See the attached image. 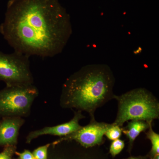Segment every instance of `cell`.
Masks as SVG:
<instances>
[{"label":"cell","instance_id":"3957f363","mask_svg":"<svg viewBox=\"0 0 159 159\" xmlns=\"http://www.w3.org/2000/svg\"><path fill=\"white\" fill-rule=\"evenodd\" d=\"M115 99L118 101V109L113 124L122 127L129 120L148 122L159 119L158 100L146 89H135L120 96L116 95Z\"/></svg>","mask_w":159,"mask_h":159},{"label":"cell","instance_id":"7c38bea8","mask_svg":"<svg viewBox=\"0 0 159 159\" xmlns=\"http://www.w3.org/2000/svg\"><path fill=\"white\" fill-rule=\"evenodd\" d=\"M112 124V125L106 132V137L111 141L119 139L122 134V127Z\"/></svg>","mask_w":159,"mask_h":159},{"label":"cell","instance_id":"30bf717a","mask_svg":"<svg viewBox=\"0 0 159 159\" xmlns=\"http://www.w3.org/2000/svg\"><path fill=\"white\" fill-rule=\"evenodd\" d=\"M153 121L148 122L149 128L148 131L145 133L146 139L150 140L152 144V148L148 157L149 158L159 154V134H157L152 129V123Z\"/></svg>","mask_w":159,"mask_h":159},{"label":"cell","instance_id":"52a82bcc","mask_svg":"<svg viewBox=\"0 0 159 159\" xmlns=\"http://www.w3.org/2000/svg\"><path fill=\"white\" fill-rule=\"evenodd\" d=\"M82 112V111H75L74 117L69 122L54 126H46L30 132L26 137V143L30 144L32 140L41 136L49 135L61 138L75 132L82 127L79 124V121L85 118Z\"/></svg>","mask_w":159,"mask_h":159},{"label":"cell","instance_id":"ac0fdd59","mask_svg":"<svg viewBox=\"0 0 159 159\" xmlns=\"http://www.w3.org/2000/svg\"><path fill=\"white\" fill-rule=\"evenodd\" d=\"M19 159V158H17V159Z\"/></svg>","mask_w":159,"mask_h":159},{"label":"cell","instance_id":"7a4b0ae2","mask_svg":"<svg viewBox=\"0 0 159 159\" xmlns=\"http://www.w3.org/2000/svg\"><path fill=\"white\" fill-rule=\"evenodd\" d=\"M115 78L110 68L104 64L83 67L63 84L60 104L63 108L84 111L94 118L95 111L115 99Z\"/></svg>","mask_w":159,"mask_h":159},{"label":"cell","instance_id":"9a60e30c","mask_svg":"<svg viewBox=\"0 0 159 159\" xmlns=\"http://www.w3.org/2000/svg\"><path fill=\"white\" fill-rule=\"evenodd\" d=\"M15 154L19 157V159H35L33 153L30 151L26 149L22 152L16 151Z\"/></svg>","mask_w":159,"mask_h":159},{"label":"cell","instance_id":"4fadbf2b","mask_svg":"<svg viewBox=\"0 0 159 159\" xmlns=\"http://www.w3.org/2000/svg\"><path fill=\"white\" fill-rule=\"evenodd\" d=\"M51 143L40 146L33 152L35 159H48V150L51 146Z\"/></svg>","mask_w":159,"mask_h":159},{"label":"cell","instance_id":"277c9868","mask_svg":"<svg viewBox=\"0 0 159 159\" xmlns=\"http://www.w3.org/2000/svg\"><path fill=\"white\" fill-rule=\"evenodd\" d=\"M39 92L34 84L6 86L0 90V117H28Z\"/></svg>","mask_w":159,"mask_h":159},{"label":"cell","instance_id":"9c48e42d","mask_svg":"<svg viewBox=\"0 0 159 159\" xmlns=\"http://www.w3.org/2000/svg\"><path fill=\"white\" fill-rule=\"evenodd\" d=\"M127 122L125 127H122V133L129 140L128 151L130 153L134 142L140 134L149 128V123L143 120H133Z\"/></svg>","mask_w":159,"mask_h":159},{"label":"cell","instance_id":"2e32d148","mask_svg":"<svg viewBox=\"0 0 159 159\" xmlns=\"http://www.w3.org/2000/svg\"><path fill=\"white\" fill-rule=\"evenodd\" d=\"M148 156H139L137 157H130L127 158L123 159H148Z\"/></svg>","mask_w":159,"mask_h":159},{"label":"cell","instance_id":"5bb4252c","mask_svg":"<svg viewBox=\"0 0 159 159\" xmlns=\"http://www.w3.org/2000/svg\"><path fill=\"white\" fill-rule=\"evenodd\" d=\"M16 149V145H7L0 152V159H11Z\"/></svg>","mask_w":159,"mask_h":159},{"label":"cell","instance_id":"e0dca14e","mask_svg":"<svg viewBox=\"0 0 159 159\" xmlns=\"http://www.w3.org/2000/svg\"><path fill=\"white\" fill-rule=\"evenodd\" d=\"M149 159H159V154L157 155L154 157H153L149 158Z\"/></svg>","mask_w":159,"mask_h":159},{"label":"cell","instance_id":"5b68a950","mask_svg":"<svg viewBox=\"0 0 159 159\" xmlns=\"http://www.w3.org/2000/svg\"><path fill=\"white\" fill-rule=\"evenodd\" d=\"M0 81L6 86L34 84L29 57L15 51L10 54L0 51Z\"/></svg>","mask_w":159,"mask_h":159},{"label":"cell","instance_id":"8992f818","mask_svg":"<svg viewBox=\"0 0 159 159\" xmlns=\"http://www.w3.org/2000/svg\"><path fill=\"white\" fill-rule=\"evenodd\" d=\"M112 125V123L97 122L95 117L92 118L88 125L82 126L68 135L59 138L51 144L56 145L63 142L74 141L85 148L100 145L105 142L103 136Z\"/></svg>","mask_w":159,"mask_h":159},{"label":"cell","instance_id":"6da1fadb","mask_svg":"<svg viewBox=\"0 0 159 159\" xmlns=\"http://www.w3.org/2000/svg\"><path fill=\"white\" fill-rule=\"evenodd\" d=\"M72 31L57 0H14L0 25V33L15 52L29 57L60 54Z\"/></svg>","mask_w":159,"mask_h":159},{"label":"cell","instance_id":"8fae6325","mask_svg":"<svg viewBox=\"0 0 159 159\" xmlns=\"http://www.w3.org/2000/svg\"><path fill=\"white\" fill-rule=\"evenodd\" d=\"M125 146V141L118 139L112 141L109 148V153L113 157H115L119 154L124 149Z\"/></svg>","mask_w":159,"mask_h":159},{"label":"cell","instance_id":"ba28073f","mask_svg":"<svg viewBox=\"0 0 159 159\" xmlns=\"http://www.w3.org/2000/svg\"><path fill=\"white\" fill-rule=\"evenodd\" d=\"M25 120L20 117H6L0 121V146L16 145L20 129Z\"/></svg>","mask_w":159,"mask_h":159}]
</instances>
